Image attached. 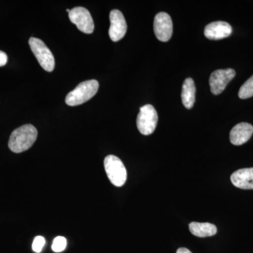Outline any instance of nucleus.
<instances>
[{
    "label": "nucleus",
    "mask_w": 253,
    "mask_h": 253,
    "mask_svg": "<svg viewBox=\"0 0 253 253\" xmlns=\"http://www.w3.org/2000/svg\"><path fill=\"white\" fill-rule=\"evenodd\" d=\"M38 137V130L32 125H25L15 129L9 140V148L16 154L27 151L33 146Z\"/></svg>",
    "instance_id": "1"
},
{
    "label": "nucleus",
    "mask_w": 253,
    "mask_h": 253,
    "mask_svg": "<svg viewBox=\"0 0 253 253\" xmlns=\"http://www.w3.org/2000/svg\"><path fill=\"white\" fill-rule=\"evenodd\" d=\"M99 86V83L95 80L83 82L68 93L66 98V104L76 106L84 104L96 95Z\"/></svg>",
    "instance_id": "2"
},
{
    "label": "nucleus",
    "mask_w": 253,
    "mask_h": 253,
    "mask_svg": "<svg viewBox=\"0 0 253 253\" xmlns=\"http://www.w3.org/2000/svg\"><path fill=\"white\" fill-rule=\"evenodd\" d=\"M104 168L113 185L118 187L124 185L126 180V170L119 158L113 155L106 156L104 159Z\"/></svg>",
    "instance_id": "3"
},
{
    "label": "nucleus",
    "mask_w": 253,
    "mask_h": 253,
    "mask_svg": "<svg viewBox=\"0 0 253 253\" xmlns=\"http://www.w3.org/2000/svg\"><path fill=\"white\" fill-rule=\"evenodd\" d=\"M158 121V113L154 106L146 104L141 108L136 118V126L141 134L150 135L153 134Z\"/></svg>",
    "instance_id": "4"
},
{
    "label": "nucleus",
    "mask_w": 253,
    "mask_h": 253,
    "mask_svg": "<svg viewBox=\"0 0 253 253\" xmlns=\"http://www.w3.org/2000/svg\"><path fill=\"white\" fill-rule=\"evenodd\" d=\"M29 45L43 69L47 72L53 71L55 67L54 57L44 42L38 38H31Z\"/></svg>",
    "instance_id": "5"
},
{
    "label": "nucleus",
    "mask_w": 253,
    "mask_h": 253,
    "mask_svg": "<svg viewBox=\"0 0 253 253\" xmlns=\"http://www.w3.org/2000/svg\"><path fill=\"white\" fill-rule=\"evenodd\" d=\"M70 20L78 29L86 34H91L94 29V21L90 13L84 7H75L68 13Z\"/></svg>",
    "instance_id": "6"
},
{
    "label": "nucleus",
    "mask_w": 253,
    "mask_h": 253,
    "mask_svg": "<svg viewBox=\"0 0 253 253\" xmlns=\"http://www.w3.org/2000/svg\"><path fill=\"white\" fill-rule=\"evenodd\" d=\"M236 72L234 69L217 70L211 75L209 79V84L211 90L213 94H220L225 89L226 85L229 82L232 81L235 77Z\"/></svg>",
    "instance_id": "7"
},
{
    "label": "nucleus",
    "mask_w": 253,
    "mask_h": 253,
    "mask_svg": "<svg viewBox=\"0 0 253 253\" xmlns=\"http://www.w3.org/2000/svg\"><path fill=\"white\" fill-rule=\"evenodd\" d=\"M155 35L158 41L161 42L169 41L173 33L172 18L167 13H158L155 16L154 22Z\"/></svg>",
    "instance_id": "8"
},
{
    "label": "nucleus",
    "mask_w": 253,
    "mask_h": 253,
    "mask_svg": "<svg viewBox=\"0 0 253 253\" xmlns=\"http://www.w3.org/2000/svg\"><path fill=\"white\" fill-rule=\"evenodd\" d=\"M110 26L109 34L111 41H121L126 36L127 26L124 16L121 11L118 9L112 10L110 13Z\"/></svg>",
    "instance_id": "9"
},
{
    "label": "nucleus",
    "mask_w": 253,
    "mask_h": 253,
    "mask_svg": "<svg viewBox=\"0 0 253 253\" xmlns=\"http://www.w3.org/2000/svg\"><path fill=\"white\" fill-rule=\"evenodd\" d=\"M232 28L229 23L224 21H215L207 25L205 28L204 35L208 39L219 41L231 36Z\"/></svg>",
    "instance_id": "10"
},
{
    "label": "nucleus",
    "mask_w": 253,
    "mask_h": 253,
    "mask_svg": "<svg viewBox=\"0 0 253 253\" xmlns=\"http://www.w3.org/2000/svg\"><path fill=\"white\" fill-rule=\"evenodd\" d=\"M253 134L252 125L241 123L233 127L230 131V141L235 146H241L251 139Z\"/></svg>",
    "instance_id": "11"
},
{
    "label": "nucleus",
    "mask_w": 253,
    "mask_h": 253,
    "mask_svg": "<svg viewBox=\"0 0 253 253\" xmlns=\"http://www.w3.org/2000/svg\"><path fill=\"white\" fill-rule=\"evenodd\" d=\"M231 181L239 189H253V168L236 171L231 176Z\"/></svg>",
    "instance_id": "12"
},
{
    "label": "nucleus",
    "mask_w": 253,
    "mask_h": 253,
    "mask_svg": "<svg viewBox=\"0 0 253 253\" xmlns=\"http://www.w3.org/2000/svg\"><path fill=\"white\" fill-rule=\"evenodd\" d=\"M196 86L194 80L191 78H186L183 83L181 89V101L184 107L187 109H192L196 101Z\"/></svg>",
    "instance_id": "13"
},
{
    "label": "nucleus",
    "mask_w": 253,
    "mask_h": 253,
    "mask_svg": "<svg viewBox=\"0 0 253 253\" xmlns=\"http://www.w3.org/2000/svg\"><path fill=\"white\" fill-rule=\"evenodd\" d=\"M189 230L193 235L200 238L209 237L217 234V229L215 225L211 223H190Z\"/></svg>",
    "instance_id": "14"
},
{
    "label": "nucleus",
    "mask_w": 253,
    "mask_h": 253,
    "mask_svg": "<svg viewBox=\"0 0 253 253\" xmlns=\"http://www.w3.org/2000/svg\"><path fill=\"white\" fill-rule=\"evenodd\" d=\"M253 96V76L250 78L240 88L239 96L240 99H246Z\"/></svg>",
    "instance_id": "15"
},
{
    "label": "nucleus",
    "mask_w": 253,
    "mask_h": 253,
    "mask_svg": "<svg viewBox=\"0 0 253 253\" xmlns=\"http://www.w3.org/2000/svg\"><path fill=\"white\" fill-rule=\"evenodd\" d=\"M66 246H67L66 239L63 236H58V237L55 238L53 241L51 249L55 253H60L66 249Z\"/></svg>",
    "instance_id": "16"
},
{
    "label": "nucleus",
    "mask_w": 253,
    "mask_h": 253,
    "mask_svg": "<svg viewBox=\"0 0 253 253\" xmlns=\"http://www.w3.org/2000/svg\"><path fill=\"white\" fill-rule=\"evenodd\" d=\"M45 239H44V237L41 236H37V237L35 238L33 243V246H32L33 251L37 253H41L44 245H45Z\"/></svg>",
    "instance_id": "17"
},
{
    "label": "nucleus",
    "mask_w": 253,
    "mask_h": 253,
    "mask_svg": "<svg viewBox=\"0 0 253 253\" xmlns=\"http://www.w3.org/2000/svg\"><path fill=\"white\" fill-rule=\"evenodd\" d=\"M7 55L4 51H0V67L4 66L7 63Z\"/></svg>",
    "instance_id": "18"
},
{
    "label": "nucleus",
    "mask_w": 253,
    "mask_h": 253,
    "mask_svg": "<svg viewBox=\"0 0 253 253\" xmlns=\"http://www.w3.org/2000/svg\"><path fill=\"white\" fill-rule=\"evenodd\" d=\"M176 253H192L189 249H186V248H180L177 250Z\"/></svg>",
    "instance_id": "19"
}]
</instances>
